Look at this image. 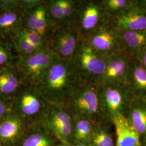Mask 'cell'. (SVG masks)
<instances>
[{
  "label": "cell",
  "mask_w": 146,
  "mask_h": 146,
  "mask_svg": "<svg viewBox=\"0 0 146 146\" xmlns=\"http://www.w3.org/2000/svg\"><path fill=\"white\" fill-rule=\"evenodd\" d=\"M84 81L74 61L63 60L55 55L36 87L49 104L64 106Z\"/></svg>",
  "instance_id": "cell-1"
},
{
  "label": "cell",
  "mask_w": 146,
  "mask_h": 146,
  "mask_svg": "<svg viewBox=\"0 0 146 146\" xmlns=\"http://www.w3.org/2000/svg\"><path fill=\"white\" fill-rule=\"evenodd\" d=\"M48 106L36 86L31 84H26L11 102V112L22 120L27 128L42 123Z\"/></svg>",
  "instance_id": "cell-2"
},
{
  "label": "cell",
  "mask_w": 146,
  "mask_h": 146,
  "mask_svg": "<svg viewBox=\"0 0 146 146\" xmlns=\"http://www.w3.org/2000/svg\"><path fill=\"white\" fill-rule=\"evenodd\" d=\"M64 106L74 118L87 119L95 122L107 121L101 111L98 84L95 81L84 80Z\"/></svg>",
  "instance_id": "cell-3"
},
{
  "label": "cell",
  "mask_w": 146,
  "mask_h": 146,
  "mask_svg": "<svg viewBox=\"0 0 146 146\" xmlns=\"http://www.w3.org/2000/svg\"><path fill=\"white\" fill-rule=\"evenodd\" d=\"M80 35L81 39L102 57L109 58L128 53L124 45L121 32L108 20L94 31Z\"/></svg>",
  "instance_id": "cell-4"
},
{
  "label": "cell",
  "mask_w": 146,
  "mask_h": 146,
  "mask_svg": "<svg viewBox=\"0 0 146 146\" xmlns=\"http://www.w3.org/2000/svg\"><path fill=\"white\" fill-rule=\"evenodd\" d=\"M101 111L104 119L113 123L116 117L125 116L133 99L125 84H98Z\"/></svg>",
  "instance_id": "cell-5"
},
{
  "label": "cell",
  "mask_w": 146,
  "mask_h": 146,
  "mask_svg": "<svg viewBox=\"0 0 146 146\" xmlns=\"http://www.w3.org/2000/svg\"><path fill=\"white\" fill-rule=\"evenodd\" d=\"M80 40V34L74 22H66L53 28L46 41V47L60 59L73 61Z\"/></svg>",
  "instance_id": "cell-6"
},
{
  "label": "cell",
  "mask_w": 146,
  "mask_h": 146,
  "mask_svg": "<svg viewBox=\"0 0 146 146\" xmlns=\"http://www.w3.org/2000/svg\"><path fill=\"white\" fill-rule=\"evenodd\" d=\"M74 121L66 106L49 104L42 124L60 142L73 143Z\"/></svg>",
  "instance_id": "cell-7"
},
{
  "label": "cell",
  "mask_w": 146,
  "mask_h": 146,
  "mask_svg": "<svg viewBox=\"0 0 146 146\" xmlns=\"http://www.w3.org/2000/svg\"><path fill=\"white\" fill-rule=\"evenodd\" d=\"M108 20L107 14L101 1H81L76 2L73 22L80 35H84Z\"/></svg>",
  "instance_id": "cell-8"
},
{
  "label": "cell",
  "mask_w": 146,
  "mask_h": 146,
  "mask_svg": "<svg viewBox=\"0 0 146 146\" xmlns=\"http://www.w3.org/2000/svg\"><path fill=\"white\" fill-rule=\"evenodd\" d=\"M74 62L84 80L98 82L106 68V58L99 55L81 38Z\"/></svg>",
  "instance_id": "cell-9"
},
{
  "label": "cell",
  "mask_w": 146,
  "mask_h": 146,
  "mask_svg": "<svg viewBox=\"0 0 146 146\" xmlns=\"http://www.w3.org/2000/svg\"><path fill=\"white\" fill-rule=\"evenodd\" d=\"M55 55L47 47L30 56L20 58L17 68L28 84L37 86L52 65Z\"/></svg>",
  "instance_id": "cell-10"
},
{
  "label": "cell",
  "mask_w": 146,
  "mask_h": 146,
  "mask_svg": "<svg viewBox=\"0 0 146 146\" xmlns=\"http://www.w3.org/2000/svg\"><path fill=\"white\" fill-rule=\"evenodd\" d=\"M108 21L120 31L146 30V11L138 2L125 11L107 14Z\"/></svg>",
  "instance_id": "cell-11"
},
{
  "label": "cell",
  "mask_w": 146,
  "mask_h": 146,
  "mask_svg": "<svg viewBox=\"0 0 146 146\" xmlns=\"http://www.w3.org/2000/svg\"><path fill=\"white\" fill-rule=\"evenodd\" d=\"M131 56L125 53L105 58L106 68L98 84H125Z\"/></svg>",
  "instance_id": "cell-12"
},
{
  "label": "cell",
  "mask_w": 146,
  "mask_h": 146,
  "mask_svg": "<svg viewBox=\"0 0 146 146\" xmlns=\"http://www.w3.org/2000/svg\"><path fill=\"white\" fill-rule=\"evenodd\" d=\"M24 28L36 31L45 42L54 26L48 16L47 1L35 8L24 11Z\"/></svg>",
  "instance_id": "cell-13"
},
{
  "label": "cell",
  "mask_w": 146,
  "mask_h": 146,
  "mask_svg": "<svg viewBox=\"0 0 146 146\" xmlns=\"http://www.w3.org/2000/svg\"><path fill=\"white\" fill-rule=\"evenodd\" d=\"M28 84L17 67L0 68V99L11 103L16 94Z\"/></svg>",
  "instance_id": "cell-14"
},
{
  "label": "cell",
  "mask_w": 146,
  "mask_h": 146,
  "mask_svg": "<svg viewBox=\"0 0 146 146\" xmlns=\"http://www.w3.org/2000/svg\"><path fill=\"white\" fill-rule=\"evenodd\" d=\"M27 130L22 120L11 111L0 120V146H16Z\"/></svg>",
  "instance_id": "cell-15"
},
{
  "label": "cell",
  "mask_w": 146,
  "mask_h": 146,
  "mask_svg": "<svg viewBox=\"0 0 146 146\" xmlns=\"http://www.w3.org/2000/svg\"><path fill=\"white\" fill-rule=\"evenodd\" d=\"M24 11H2L0 14V37L13 40L24 28Z\"/></svg>",
  "instance_id": "cell-16"
},
{
  "label": "cell",
  "mask_w": 146,
  "mask_h": 146,
  "mask_svg": "<svg viewBox=\"0 0 146 146\" xmlns=\"http://www.w3.org/2000/svg\"><path fill=\"white\" fill-rule=\"evenodd\" d=\"M125 85L133 98L141 99L146 95V68L131 60Z\"/></svg>",
  "instance_id": "cell-17"
},
{
  "label": "cell",
  "mask_w": 146,
  "mask_h": 146,
  "mask_svg": "<svg viewBox=\"0 0 146 146\" xmlns=\"http://www.w3.org/2000/svg\"><path fill=\"white\" fill-rule=\"evenodd\" d=\"M116 136V146H141V136L125 116L113 121Z\"/></svg>",
  "instance_id": "cell-18"
},
{
  "label": "cell",
  "mask_w": 146,
  "mask_h": 146,
  "mask_svg": "<svg viewBox=\"0 0 146 146\" xmlns=\"http://www.w3.org/2000/svg\"><path fill=\"white\" fill-rule=\"evenodd\" d=\"M60 142L42 123L27 128L16 146H56Z\"/></svg>",
  "instance_id": "cell-19"
},
{
  "label": "cell",
  "mask_w": 146,
  "mask_h": 146,
  "mask_svg": "<svg viewBox=\"0 0 146 146\" xmlns=\"http://www.w3.org/2000/svg\"><path fill=\"white\" fill-rule=\"evenodd\" d=\"M125 117L140 136L146 134V104L142 99L133 98Z\"/></svg>",
  "instance_id": "cell-20"
},
{
  "label": "cell",
  "mask_w": 146,
  "mask_h": 146,
  "mask_svg": "<svg viewBox=\"0 0 146 146\" xmlns=\"http://www.w3.org/2000/svg\"><path fill=\"white\" fill-rule=\"evenodd\" d=\"M113 125L108 121L96 122L90 139V146H116L115 131Z\"/></svg>",
  "instance_id": "cell-21"
},
{
  "label": "cell",
  "mask_w": 146,
  "mask_h": 146,
  "mask_svg": "<svg viewBox=\"0 0 146 146\" xmlns=\"http://www.w3.org/2000/svg\"><path fill=\"white\" fill-rule=\"evenodd\" d=\"M120 32L125 49L131 55H138L146 47V30Z\"/></svg>",
  "instance_id": "cell-22"
},
{
  "label": "cell",
  "mask_w": 146,
  "mask_h": 146,
  "mask_svg": "<svg viewBox=\"0 0 146 146\" xmlns=\"http://www.w3.org/2000/svg\"><path fill=\"white\" fill-rule=\"evenodd\" d=\"M20 56L13 40L0 37V68L16 67Z\"/></svg>",
  "instance_id": "cell-23"
},
{
  "label": "cell",
  "mask_w": 146,
  "mask_h": 146,
  "mask_svg": "<svg viewBox=\"0 0 146 146\" xmlns=\"http://www.w3.org/2000/svg\"><path fill=\"white\" fill-rule=\"evenodd\" d=\"M95 122L84 118H74L73 126V143L79 142L90 145Z\"/></svg>",
  "instance_id": "cell-24"
},
{
  "label": "cell",
  "mask_w": 146,
  "mask_h": 146,
  "mask_svg": "<svg viewBox=\"0 0 146 146\" xmlns=\"http://www.w3.org/2000/svg\"><path fill=\"white\" fill-rule=\"evenodd\" d=\"M48 16L54 26L67 22L63 13L60 0L47 1Z\"/></svg>",
  "instance_id": "cell-25"
},
{
  "label": "cell",
  "mask_w": 146,
  "mask_h": 146,
  "mask_svg": "<svg viewBox=\"0 0 146 146\" xmlns=\"http://www.w3.org/2000/svg\"><path fill=\"white\" fill-rule=\"evenodd\" d=\"M104 11L107 14H114L125 11L135 3L136 1L127 0L101 1Z\"/></svg>",
  "instance_id": "cell-26"
},
{
  "label": "cell",
  "mask_w": 146,
  "mask_h": 146,
  "mask_svg": "<svg viewBox=\"0 0 146 146\" xmlns=\"http://www.w3.org/2000/svg\"><path fill=\"white\" fill-rule=\"evenodd\" d=\"M20 58L30 56L36 52L38 49L32 45L20 33L13 40Z\"/></svg>",
  "instance_id": "cell-27"
},
{
  "label": "cell",
  "mask_w": 146,
  "mask_h": 146,
  "mask_svg": "<svg viewBox=\"0 0 146 146\" xmlns=\"http://www.w3.org/2000/svg\"><path fill=\"white\" fill-rule=\"evenodd\" d=\"M21 33L32 45L36 47L37 49L40 50L46 47L44 41L36 31L23 29L21 31Z\"/></svg>",
  "instance_id": "cell-28"
},
{
  "label": "cell",
  "mask_w": 146,
  "mask_h": 146,
  "mask_svg": "<svg viewBox=\"0 0 146 146\" xmlns=\"http://www.w3.org/2000/svg\"><path fill=\"white\" fill-rule=\"evenodd\" d=\"M76 2L72 0H60L63 15L67 22L73 21L75 13Z\"/></svg>",
  "instance_id": "cell-29"
},
{
  "label": "cell",
  "mask_w": 146,
  "mask_h": 146,
  "mask_svg": "<svg viewBox=\"0 0 146 146\" xmlns=\"http://www.w3.org/2000/svg\"><path fill=\"white\" fill-rule=\"evenodd\" d=\"M0 8L2 11L21 9L19 0H0Z\"/></svg>",
  "instance_id": "cell-30"
},
{
  "label": "cell",
  "mask_w": 146,
  "mask_h": 146,
  "mask_svg": "<svg viewBox=\"0 0 146 146\" xmlns=\"http://www.w3.org/2000/svg\"><path fill=\"white\" fill-rule=\"evenodd\" d=\"M43 2L42 0H19L20 8L23 11L32 9Z\"/></svg>",
  "instance_id": "cell-31"
},
{
  "label": "cell",
  "mask_w": 146,
  "mask_h": 146,
  "mask_svg": "<svg viewBox=\"0 0 146 146\" xmlns=\"http://www.w3.org/2000/svg\"><path fill=\"white\" fill-rule=\"evenodd\" d=\"M11 111V103L0 99V120Z\"/></svg>",
  "instance_id": "cell-32"
},
{
  "label": "cell",
  "mask_w": 146,
  "mask_h": 146,
  "mask_svg": "<svg viewBox=\"0 0 146 146\" xmlns=\"http://www.w3.org/2000/svg\"><path fill=\"white\" fill-rule=\"evenodd\" d=\"M141 56V62L142 63V66L146 68V47L141 50V52L137 55Z\"/></svg>",
  "instance_id": "cell-33"
},
{
  "label": "cell",
  "mask_w": 146,
  "mask_h": 146,
  "mask_svg": "<svg viewBox=\"0 0 146 146\" xmlns=\"http://www.w3.org/2000/svg\"><path fill=\"white\" fill-rule=\"evenodd\" d=\"M56 146H74V145L73 143H64V142H59Z\"/></svg>",
  "instance_id": "cell-34"
},
{
  "label": "cell",
  "mask_w": 146,
  "mask_h": 146,
  "mask_svg": "<svg viewBox=\"0 0 146 146\" xmlns=\"http://www.w3.org/2000/svg\"><path fill=\"white\" fill-rule=\"evenodd\" d=\"M73 145L74 146H90V145H86V144H84L79 142H74Z\"/></svg>",
  "instance_id": "cell-35"
},
{
  "label": "cell",
  "mask_w": 146,
  "mask_h": 146,
  "mask_svg": "<svg viewBox=\"0 0 146 146\" xmlns=\"http://www.w3.org/2000/svg\"><path fill=\"white\" fill-rule=\"evenodd\" d=\"M2 13V11H1V8H0V14H1Z\"/></svg>",
  "instance_id": "cell-36"
}]
</instances>
